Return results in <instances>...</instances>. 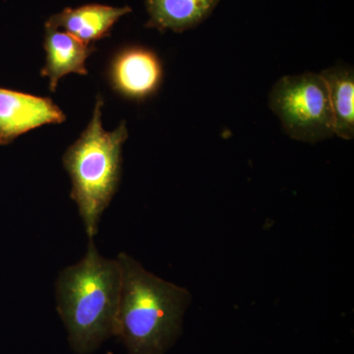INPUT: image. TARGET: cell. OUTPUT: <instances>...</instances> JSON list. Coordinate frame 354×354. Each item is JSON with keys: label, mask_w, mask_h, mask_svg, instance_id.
Returning <instances> with one entry per match:
<instances>
[{"label": "cell", "mask_w": 354, "mask_h": 354, "mask_svg": "<svg viewBox=\"0 0 354 354\" xmlns=\"http://www.w3.org/2000/svg\"><path fill=\"white\" fill-rule=\"evenodd\" d=\"M131 12L128 6L113 7L88 4L66 8L46 21V29L64 30L84 44H92L108 36L113 25L122 16Z\"/></svg>", "instance_id": "7"}, {"label": "cell", "mask_w": 354, "mask_h": 354, "mask_svg": "<svg viewBox=\"0 0 354 354\" xmlns=\"http://www.w3.org/2000/svg\"><path fill=\"white\" fill-rule=\"evenodd\" d=\"M108 75L111 88L118 94L133 101H143L160 88L162 65L153 51L130 46L114 55Z\"/></svg>", "instance_id": "6"}, {"label": "cell", "mask_w": 354, "mask_h": 354, "mask_svg": "<svg viewBox=\"0 0 354 354\" xmlns=\"http://www.w3.org/2000/svg\"><path fill=\"white\" fill-rule=\"evenodd\" d=\"M122 272L116 337L129 354H165L178 339L189 291L147 271L125 253L118 254Z\"/></svg>", "instance_id": "1"}, {"label": "cell", "mask_w": 354, "mask_h": 354, "mask_svg": "<svg viewBox=\"0 0 354 354\" xmlns=\"http://www.w3.org/2000/svg\"><path fill=\"white\" fill-rule=\"evenodd\" d=\"M328 88L334 134L339 138L354 137V73L353 68L334 66L320 73Z\"/></svg>", "instance_id": "10"}, {"label": "cell", "mask_w": 354, "mask_h": 354, "mask_svg": "<svg viewBox=\"0 0 354 354\" xmlns=\"http://www.w3.org/2000/svg\"><path fill=\"white\" fill-rule=\"evenodd\" d=\"M269 104L290 138L315 144L335 135L329 94L320 73L279 79L272 86Z\"/></svg>", "instance_id": "4"}, {"label": "cell", "mask_w": 354, "mask_h": 354, "mask_svg": "<svg viewBox=\"0 0 354 354\" xmlns=\"http://www.w3.org/2000/svg\"><path fill=\"white\" fill-rule=\"evenodd\" d=\"M46 64L41 75L50 80V90L55 93L60 79L70 73L87 75L86 62L95 50L92 44H84L68 32L46 29L44 41Z\"/></svg>", "instance_id": "8"}, {"label": "cell", "mask_w": 354, "mask_h": 354, "mask_svg": "<svg viewBox=\"0 0 354 354\" xmlns=\"http://www.w3.org/2000/svg\"><path fill=\"white\" fill-rule=\"evenodd\" d=\"M221 0H146L150 19L147 28L181 32L209 17Z\"/></svg>", "instance_id": "9"}, {"label": "cell", "mask_w": 354, "mask_h": 354, "mask_svg": "<svg viewBox=\"0 0 354 354\" xmlns=\"http://www.w3.org/2000/svg\"><path fill=\"white\" fill-rule=\"evenodd\" d=\"M121 283L120 262L102 257L93 239L85 257L60 272L57 311L76 353H92L115 335Z\"/></svg>", "instance_id": "2"}, {"label": "cell", "mask_w": 354, "mask_h": 354, "mask_svg": "<svg viewBox=\"0 0 354 354\" xmlns=\"http://www.w3.org/2000/svg\"><path fill=\"white\" fill-rule=\"evenodd\" d=\"M65 120L66 115L50 97L0 88V146L36 128Z\"/></svg>", "instance_id": "5"}, {"label": "cell", "mask_w": 354, "mask_h": 354, "mask_svg": "<svg viewBox=\"0 0 354 354\" xmlns=\"http://www.w3.org/2000/svg\"><path fill=\"white\" fill-rule=\"evenodd\" d=\"M104 100L97 95L88 127L68 147L64 156V169L71 178L72 200L76 202L90 239L118 189L122 167V146L128 138L124 121L113 131L102 128Z\"/></svg>", "instance_id": "3"}]
</instances>
